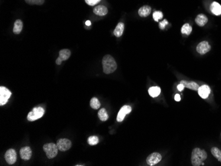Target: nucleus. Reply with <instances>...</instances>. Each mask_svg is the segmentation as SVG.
<instances>
[{
  "label": "nucleus",
  "instance_id": "nucleus-13",
  "mask_svg": "<svg viewBox=\"0 0 221 166\" xmlns=\"http://www.w3.org/2000/svg\"><path fill=\"white\" fill-rule=\"evenodd\" d=\"M180 84H183L185 87L189 88V89L194 91H198L199 88L200 87L195 81H187L185 80H181L180 81Z\"/></svg>",
  "mask_w": 221,
  "mask_h": 166
},
{
  "label": "nucleus",
  "instance_id": "nucleus-28",
  "mask_svg": "<svg viewBox=\"0 0 221 166\" xmlns=\"http://www.w3.org/2000/svg\"><path fill=\"white\" fill-rule=\"evenodd\" d=\"M163 17V13L162 12H160V11H156V12H154L153 13V19L154 21H158L160 19H162Z\"/></svg>",
  "mask_w": 221,
  "mask_h": 166
},
{
  "label": "nucleus",
  "instance_id": "nucleus-6",
  "mask_svg": "<svg viewBox=\"0 0 221 166\" xmlns=\"http://www.w3.org/2000/svg\"><path fill=\"white\" fill-rule=\"evenodd\" d=\"M57 147L58 150L61 152H65L68 150L71 146V142L70 140L66 138H62L57 141Z\"/></svg>",
  "mask_w": 221,
  "mask_h": 166
},
{
  "label": "nucleus",
  "instance_id": "nucleus-1",
  "mask_svg": "<svg viewBox=\"0 0 221 166\" xmlns=\"http://www.w3.org/2000/svg\"><path fill=\"white\" fill-rule=\"evenodd\" d=\"M103 72L106 74L113 73L117 70V65L115 59L109 54L106 55L102 60Z\"/></svg>",
  "mask_w": 221,
  "mask_h": 166
},
{
  "label": "nucleus",
  "instance_id": "nucleus-5",
  "mask_svg": "<svg viewBox=\"0 0 221 166\" xmlns=\"http://www.w3.org/2000/svg\"><path fill=\"white\" fill-rule=\"evenodd\" d=\"M12 95V93L5 87H0V105L2 106L7 103Z\"/></svg>",
  "mask_w": 221,
  "mask_h": 166
},
{
  "label": "nucleus",
  "instance_id": "nucleus-17",
  "mask_svg": "<svg viewBox=\"0 0 221 166\" xmlns=\"http://www.w3.org/2000/svg\"><path fill=\"white\" fill-rule=\"evenodd\" d=\"M211 12L215 15H221V5L216 2H214L211 5L210 7Z\"/></svg>",
  "mask_w": 221,
  "mask_h": 166
},
{
  "label": "nucleus",
  "instance_id": "nucleus-8",
  "mask_svg": "<svg viewBox=\"0 0 221 166\" xmlns=\"http://www.w3.org/2000/svg\"><path fill=\"white\" fill-rule=\"evenodd\" d=\"M5 159L8 164L13 165L17 160V154L13 149H9L5 154Z\"/></svg>",
  "mask_w": 221,
  "mask_h": 166
},
{
  "label": "nucleus",
  "instance_id": "nucleus-19",
  "mask_svg": "<svg viewBox=\"0 0 221 166\" xmlns=\"http://www.w3.org/2000/svg\"><path fill=\"white\" fill-rule=\"evenodd\" d=\"M71 55V52L68 49H62L59 52V58L62 61L67 60Z\"/></svg>",
  "mask_w": 221,
  "mask_h": 166
},
{
  "label": "nucleus",
  "instance_id": "nucleus-32",
  "mask_svg": "<svg viewBox=\"0 0 221 166\" xmlns=\"http://www.w3.org/2000/svg\"><path fill=\"white\" fill-rule=\"evenodd\" d=\"M175 100L176 101H180L181 97H180V95H179V94H176V95H175Z\"/></svg>",
  "mask_w": 221,
  "mask_h": 166
},
{
  "label": "nucleus",
  "instance_id": "nucleus-7",
  "mask_svg": "<svg viewBox=\"0 0 221 166\" xmlns=\"http://www.w3.org/2000/svg\"><path fill=\"white\" fill-rule=\"evenodd\" d=\"M162 159V156L161 154H160L158 152H154L151 154L150 155H149L146 159V162L147 164L152 166L158 164Z\"/></svg>",
  "mask_w": 221,
  "mask_h": 166
},
{
  "label": "nucleus",
  "instance_id": "nucleus-3",
  "mask_svg": "<svg viewBox=\"0 0 221 166\" xmlns=\"http://www.w3.org/2000/svg\"><path fill=\"white\" fill-rule=\"evenodd\" d=\"M43 150L46 153L47 158L49 159H52L57 156L58 148L57 145L55 144L48 143L43 146Z\"/></svg>",
  "mask_w": 221,
  "mask_h": 166
},
{
  "label": "nucleus",
  "instance_id": "nucleus-23",
  "mask_svg": "<svg viewBox=\"0 0 221 166\" xmlns=\"http://www.w3.org/2000/svg\"><path fill=\"white\" fill-rule=\"evenodd\" d=\"M211 153L213 156L218 159V161L221 162V150L218 148L213 147L211 148Z\"/></svg>",
  "mask_w": 221,
  "mask_h": 166
},
{
  "label": "nucleus",
  "instance_id": "nucleus-21",
  "mask_svg": "<svg viewBox=\"0 0 221 166\" xmlns=\"http://www.w3.org/2000/svg\"><path fill=\"white\" fill-rule=\"evenodd\" d=\"M148 93L149 95L152 97H156L158 96L160 93H161V90H160L159 87H151L150 88H149Z\"/></svg>",
  "mask_w": 221,
  "mask_h": 166
},
{
  "label": "nucleus",
  "instance_id": "nucleus-12",
  "mask_svg": "<svg viewBox=\"0 0 221 166\" xmlns=\"http://www.w3.org/2000/svg\"><path fill=\"white\" fill-rule=\"evenodd\" d=\"M198 93L203 99H207L211 93V88L207 85H203L198 90Z\"/></svg>",
  "mask_w": 221,
  "mask_h": 166
},
{
  "label": "nucleus",
  "instance_id": "nucleus-26",
  "mask_svg": "<svg viewBox=\"0 0 221 166\" xmlns=\"http://www.w3.org/2000/svg\"><path fill=\"white\" fill-rule=\"evenodd\" d=\"M88 143H89V144L91 146H94L97 144L99 143V138L97 136H90L88 138L87 140Z\"/></svg>",
  "mask_w": 221,
  "mask_h": 166
},
{
  "label": "nucleus",
  "instance_id": "nucleus-24",
  "mask_svg": "<svg viewBox=\"0 0 221 166\" xmlns=\"http://www.w3.org/2000/svg\"><path fill=\"white\" fill-rule=\"evenodd\" d=\"M192 31V27L191 26L188 24L185 23L181 27V33L182 34H185L187 35H189Z\"/></svg>",
  "mask_w": 221,
  "mask_h": 166
},
{
  "label": "nucleus",
  "instance_id": "nucleus-14",
  "mask_svg": "<svg viewBox=\"0 0 221 166\" xmlns=\"http://www.w3.org/2000/svg\"><path fill=\"white\" fill-rule=\"evenodd\" d=\"M93 13L97 15L105 16L108 13L107 8L104 5H98L93 9Z\"/></svg>",
  "mask_w": 221,
  "mask_h": 166
},
{
  "label": "nucleus",
  "instance_id": "nucleus-11",
  "mask_svg": "<svg viewBox=\"0 0 221 166\" xmlns=\"http://www.w3.org/2000/svg\"><path fill=\"white\" fill-rule=\"evenodd\" d=\"M32 156V150L30 147L25 146L20 150V156L24 160H29Z\"/></svg>",
  "mask_w": 221,
  "mask_h": 166
},
{
  "label": "nucleus",
  "instance_id": "nucleus-22",
  "mask_svg": "<svg viewBox=\"0 0 221 166\" xmlns=\"http://www.w3.org/2000/svg\"><path fill=\"white\" fill-rule=\"evenodd\" d=\"M98 117L101 121H106L109 119V115L106 109H101L98 112Z\"/></svg>",
  "mask_w": 221,
  "mask_h": 166
},
{
  "label": "nucleus",
  "instance_id": "nucleus-2",
  "mask_svg": "<svg viewBox=\"0 0 221 166\" xmlns=\"http://www.w3.org/2000/svg\"><path fill=\"white\" fill-rule=\"evenodd\" d=\"M207 158V154L200 148H195L191 154V164L193 166H200Z\"/></svg>",
  "mask_w": 221,
  "mask_h": 166
},
{
  "label": "nucleus",
  "instance_id": "nucleus-4",
  "mask_svg": "<svg viewBox=\"0 0 221 166\" xmlns=\"http://www.w3.org/2000/svg\"><path fill=\"white\" fill-rule=\"evenodd\" d=\"M44 114H45V110L42 107H35L29 112L27 116V119L29 121H35L38 119H41Z\"/></svg>",
  "mask_w": 221,
  "mask_h": 166
},
{
  "label": "nucleus",
  "instance_id": "nucleus-29",
  "mask_svg": "<svg viewBox=\"0 0 221 166\" xmlns=\"http://www.w3.org/2000/svg\"><path fill=\"white\" fill-rule=\"evenodd\" d=\"M85 2L87 5H90V6H94V5L100 2L101 0H85Z\"/></svg>",
  "mask_w": 221,
  "mask_h": 166
},
{
  "label": "nucleus",
  "instance_id": "nucleus-34",
  "mask_svg": "<svg viewBox=\"0 0 221 166\" xmlns=\"http://www.w3.org/2000/svg\"><path fill=\"white\" fill-rule=\"evenodd\" d=\"M86 25L87 26L91 25V21H87L86 22Z\"/></svg>",
  "mask_w": 221,
  "mask_h": 166
},
{
  "label": "nucleus",
  "instance_id": "nucleus-30",
  "mask_svg": "<svg viewBox=\"0 0 221 166\" xmlns=\"http://www.w3.org/2000/svg\"><path fill=\"white\" fill-rule=\"evenodd\" d=\"M168 25V22L166 19H164L163 21L162 22H160L159 25H160V28L161 29H165V25Z\"/></svg>",
  "mask_w": 221,
  "mask_h": 166
},
{
  "label": "nucleus",
  "instance_id": "nucleus-25",
  "mask_svg": "<svg viewBox=\"0 0 221 166\" xmlns=\"http://www.w3.org/2000/svg\"><path fill=\"white\" fill-rule=\"evenodd\" d=\"M90 106L93 109H98L101 106V103L96 97H93L90 101Z\"/></svg>",
  "mask_w": 221,
  "mask_h": 166
},
{
  "label": "nucleus",
  "instance_id": "nucleus-10",
  "mask_svg": "<svg viewBox=\"0 0 221 166\" xmlns=\"http://www.w3.org/2000/svg\"><path fill=\"white\" fill-rule=\"evenodd\" d=\"M211 46L207 41H203L200 42L197 46V51L200 54H205L211 51Z\"/></svg>",
  "mask_w": 221,
  "mask_h": 166
},
{
  "label": "nucleus",
  "instance_id": "nucleus-9",
  "mask_svg": "<svg viewBox=\"0 0 221 166\" xmlns=\"http://www.w3.org/2000/svg\"><path fill=\"white\" fill-rule=\"evenodd\" d=\"M131 110H132V108L130 106L124 105L119 110V112L117 115V120L119 122V123L122 122L124 120L125 116L127 114H129L131 112Z\"/></svg>",
  "mask_w": 221,
  "mask_h": 166
},
{
  "label": "nucleus",
  "instance_id": "nucleus-33",
  "mask_svg": "<svg viewBox=\"0 0 221 166\" xmlns=\"http://www.w3.org/2000/svg\"><path fill=\"white\" fill-rule=\"evenodd\" d=\"M62 60H61V59H60L59 57L56 59V64H58V65H60V64H62Z\"/></svg>",
  "mask_w": 221,
  "mask_h": 166
},
{
  "label": "nucleus",
  "instance_id": "nucleus-31",
  "mask_svg": "<svg viewBox=\"0 0 221 166\" xmlns=\"http://www.w3.org/2000/svg\"><path fill=\"white\" fill-rule=\"evenodd\" d=\"M184 87H184V85L183 84H179L178 85V90L179 91H181L184 90Z\"/></svg>",
  "mask_w": 221,
  "mask_h": 166
},
{
  "label": "nucleus",
  "instance_id": "nucleus-15",
  "mask_svg": "<svg viewBox=\"0 0 221 166\" xmlns=\"http://www.w3.org/2000/svg\"><path fill=\"white\" fill-rule=\"evenodd\" d=\"M208 22L207 17L204 14H199L197 16L195 19V23L200 27L205 26Z\"/></svg>",
  "mask_w": 221,
  "mask_h": 166
},
{
  "label": "nucleus",
  "instance_id": "nucleus-18",
  "mask_svg": "<svg viewBox=\"0 0 221 166\" xmlns=\"http://www.w3.org/2000/svg\"><path fill=\"white\" fill-rule=\"evenodd\" d=\"M125 29V25L123 23H119L114 30V35L115 37H120L122 36Z\"/></svg>",
  "mask_w": 221,
  "mask_h": 166
},
{
  "label": "nucleus",
  "instance_id": "nucleus-16",
  "mask_svg": "<svg viewBox=\"0 0 221 166\" xmlns=\"http://www.w3.org/2000/svg\"><path fill=\"white\" fill-rule=\"evenodd\" d=\"M152 9L148 5H144L142 7H140L139 10V15L142 17H148L151 13Z\"/></svg>",
  "mask_w": 221,
  "mask_h": 166
},
{
  "label": "nucleus",
  "instance_id": "nucleus-27",
  "mask_svg": "<svg viewBox=\"0 0 221 166\" xmlns=\"http://www.w3.org/2000/svg\"><path fill=\"white\" fill-rule=\"evenodd\" d=\"M25 2L30 5H42L45 2V0H25Z\"/></svg>",
  "mask_w": 221,
  "mask_h": 166
},
{
  "label": "nucleus",
  "instance_id": "nucleus-20",
  "mask_svg": "<svg viewBox=\"0 0 221 166\" xmlns=\"http://www.w3.org/2000/svg\"><path fill=\"white\" fill-rule=\"evenodd\" d=\"M22 29H23V22H22L20 19L16 20L14 23L13 32L15 34H19V33L21 32Z\"/></svg>",
  "mask_w": 221,
  "mask_h": 166
}]
</instances>
